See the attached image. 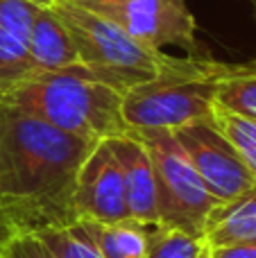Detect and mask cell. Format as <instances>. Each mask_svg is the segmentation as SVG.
<instances>
[{"label": "cell", "instance_id": "cell-6", "mask_svg": "<svg viewBox=\"0 0 256 258\" xmlns=\"http://www.w3.org/2000/svg\"><path fill=\"white\" fill-rule=\"evenodd\" d=\"M80 5L113 21L150 50H195L198 23L186 0H89Z\"/></svg>", "mask_w": 256, "mask_h": 258}, {"label": "cell", "instance_id": "cell-3", "mask_svg": "<svg viewBox=\"0 0 256 258\" xmlns=\"http://www.w3.org/2000/svg\"><path fill=\"white\" fill-rule=\"evenodd\" d=\"M229 63L202 57L166 54L152 80L122 93V118L130 132L179 129L190 122L213 120L216 91Z\"/></svg>", "mask_w": 256, "mask_h": 258}, {"label": "cell", "instance_id": "cell-1", "mask_svg": "<svg viewBox=\"0 0 256 258\" xmlns=\"http://www.w3.org/2000/svg\"><path fill=\"white\" fill-rule=\"evenodd\" d=\"M93 145L0 98V222L14 233L75 222L77 170Z\"/></svg>", "mask_w": 256, "mask_h": 258}, {"label": "cell", "instance_id": "cell-20", "mask_svg": "<svg viewBox=\"0 0 256 258\" xmlns=\"http://www.w3.org/2000/svg\"><path fill=\"white\" fill-rule=\"evenodd\" d=\"M12 236H14V231H12V229H9V227H5V224L0 222V251H3V247L7 245V240H9V238H12Z\"/></svg>", "mask_w": 256, "mask_h": 258}, {"label": "cell", "instance_id": "cell-9", "mask_svg": "<svg viewBox=\"0 0 256 258\" xmlns=\"http://www.w3.org/2000/svg\"><path fill=\"white\" fill-rule=\"evenodd\" d=\"M107 143L120 168L130 215L143 224H159L154 168L143 141L130 132L125 136L109 138Z\"/></svg>", "mask_w": 256, "mask_h": 258}, {"label": "cell", "instance_id": "cell-22", "mask_svg": "<svg viewBox=\"0 0 256 258\" xmlns=\"http://www.w3.org/2000/svg\"><path fill=\"white\" fill-rule=\"evenodd\" d=\"M73 3H89V0H73Z\"/></svg>", "mask_w": 256, "mask_h": 258}, {"label": "cell", "instance_id": "cell-18", "mask_svg": "<svg viewBox=\"0 0 256 258\" xmlns=\"http://www.w3.org/2000/svg\"><path fill=\"white\" fill-rule=\"evenodd\" d=\"M0 258H52L34 233H14L0 251Z\"/></svg>", "mask_w": 256, "mask_h": 258}, {"label": "cell", "instance_id": "cell-10", "mask_svg": "<svg viewBox=\"0 0 256 258\" xmlns=\"http://www.w3.org/2000/svg\"><path fill=\"white\" fill-rule=\"evenodd\" d=\"M39 5L30 0H0V95L34 71L30 59V30Z\"/></svg>", "mask_w": 256, "mask_h": 258}, {"label": "cell", "instance_id": "cell-16", "mask_svg": "<svg viewBox=\"0 0 256 258\" xmlns=\"http://www.w3.org/2000/svg\"><path fill=\"white\" fill-rule=\"evenodd\" d=\"M209 247L204 238L190 236L163 224L148 227V254L145 258H207Z\"/></svg>", "mask_w": 256, "mask_h": 258}, {"label": "cell", "instance_id": "cell-5", "mask_svg": "<svg viewBox=\"0 0 256 258\" xmlns=\"http://www.w3.org/2000/svg\"><path fill=\"white\" fill-rule=\"evenodd\" d=\"M134 134L152 159L159 224L202 238L207 218L220 202L204 186L170 129H143Z\"/></svg>", "mask_w": 256, "mask_h": 258}, {"label": "cell", "instance_id": "cell-11", "mask_svg": "<svg viewBox=\"0 0 256 258\" xmlns=\"http://www.w3.org/2000/svg\"><path fill=\"white\" fill-rule=\"evenodd\" d=\"M30 59L34 71H61L80 63L75 43L52 7H39L34 14L30 30Z\"/></svg>", "mask_w": 256, "mask_h": 258}, {"label": "cell", "instance_id": "cell-17", "mask_svg": "<svg viewBox=\"0 0 256 258\" xmlns=\"http://www.w3.org/2000/svg\"><path fill=\"white\" fill-rule=\"evenodd\" d=\"M213 125L220 129L222 136L231 143V147L238 152L243 163L256 177V120L216 107L213 109Z\"/></svg>", "mask_w": 256, "mask_h": 258}, {"label": "cell", "instance_id": "cell-14", "mask_svg": "<svg viewBox=\"0 0 256 258\" xmlns=\"http://www.w3.org/2000/svg\"><path fill=\"white\" fill-rule=\"evenodd\" d=\"M216 107L256 120V63L229 66L218 84Z\"/></svg>", "mask_w": 256, "mask_h": 258}, {"label": "cell", "instance_id": "cell-21", "mask_svg": "<svg viewBox=\"0 0 256 258\" xmlns=\"http://www.w3.org/2000/svg\"><path fill=\"white\" fill-rule=\"evenodd\" d=\"M30 3L39 5V7H52L54 3H59V0H30Z\"/></svg>", "mask_w": 256, "mask_h": 258}, {"label": "cell", "instance_id": "cell-13", "mask_svg": "<svg viewBox=\"0 0 256 258\" xmlns=\"http://www.w3.org/2000/svg\"><path fill=\"white\" fill-rule=\"evenodd\" d=\"M95 242L102 258H145L148 254V227L134 218L120 222H93L80 220Z\"/></svg>", "mask_w": 256, "mask_h": 258}, {"label": "cell", "instance_id": "cell-8", "mask_svg": "<svg viewBox=\"0 0 256 258\" xmlns=\"http://www.w3.org/2000/svg\"><path fill=\"white\" fill-rule=\"evenodd\" d=\"M73 209L77 220L120 222L132 218L125 200V186L118 161L107 141H100L86 154L77 170Z\"/></svg>", "mask_w": 256, "mask_h": 258}, {"label": "cell", "instance_id": "cell-15", "mask_svg": "<svg viewBox=\"0 0 256 258\" xmlns=\"http://www.w3.org/2000/svg\"><path fill=\"white\" fill-rule=\"evenodd\" d=\"M52 258H102L100 249L80 220L61 227H48L34 233Z\"/></svg>", "mask_w": 256, "mask_h": 258}, {"label": "cell", "instance_id": "cell-12", "mask_svg": "<svg viewBox=\"0 0 256 258\" xmlns=\"http://www.w3.org/2000/svg\"><path fill=\"white\" fill-rule=\"evenodd\" d=\"M202 238L207 247H227L256 240V183L243 195L218 204L211 211Z\"/></svg>", "mask_w": 256, "mask_h": 258}, {"label": "cell", "instance_id": "cell-2", "mask_svg": "<svg viewBox=\"0 0 256 258\" xmlns=\"http://www.w3.org/2000/svg\"><path fill=\"white\" fill-rule=\"evenodd\" d=\"M0 98L91 143L130 134L122 118V93L95 80L82 63L61 71H36Z\"/></svg>", "mask_w": 256, "mask_h": 258}, {"label": "cell", "instance_id": "cell-7", "mask_svg": "<svg viewBox=\"0 0 256 258\" xmlns=\"http://www.w3.org/2000/svg\"><path fill=\"white\" fill-rule=\"evenodd\" d=\"M172 136L186 152L209 192L220 204L243 195L256 183V177L213 120H200L172 129Z\"/></svg>", "mask_w": 256, "mask_h": 258}, {"label": "cell", "instance_id": "cell-4", "mask_svg": "<svg viewBox=\"0 0 256 258\" xmlns=\"http://www.w3.org/2000/svg\"><path fill=\"white\" fill-rule=\"evenodd\" d=\"M77 50V61L104 84L125 93L161 71L166 52L150 50L113 21L73 0L52 5Z\"/></svg>", "mask_w": 256, "mask_h": 258}, {"label": "cell", "instance_id": "cell-19", "mask_svg": "<svg viewBox=\"0 0 256 258\" xmlns=\"http://www.w3.org/2000/svg\"><path fill=\"white\" fill-rule=\"evenodd\" d=\"M209 258H256V240L227 247H209Z\"/></svg>", "mask_w": 256, "mask_h": 258}, {"label": "cell", "instance_id": "cell-23", "mask_svg": "<svg viewBox=\"0 0 256 258\" xmlns=\"http://www.w3.org/2000/svg\"><path fill=\"white\" fill-rule=\"evenodd\" d=\"M207 258H209V256H207Z\"/></svg>", "mask_w": 256, "mask_h": 258}]
</instances>
